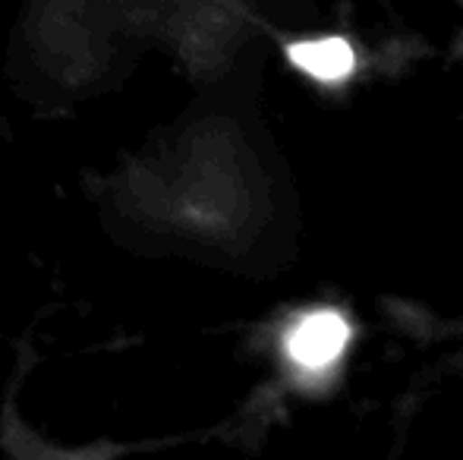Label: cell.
Here are the masks:
<instances>
[{"mask_svg":"<svg viewBox=\"0 0 463 460\" xmlns=\"http://www.w3.org/2000/svg\"><path fill=\"white\" fill-rule=\"evenodd\" d=\"M350 322L337 309H312L284 334V353L303 379H325L350 347Z\"/></svg>","mask_w":463,"mask_h":460,"instance_id":"obj_1","label":"cell"},{"mask_svg":"<svg viewBox=\"0 0 463 460\" xmlns=\"http://www.w3.org/2000/svg\"><path fill=\"white\" fill-rule=\"evenodd\" d=\"M287 61L322 86H341L356 73V51L347 38H306L287 44Z\"/></svg>","mask_w":463,"mask_h":460,"instance_id":"obj_2","label":"cell"}]
</instances>
